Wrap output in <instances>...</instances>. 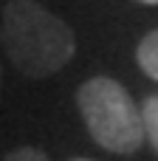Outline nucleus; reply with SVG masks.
<instances>
[{
    "mask_svg": "<svg viewBox=\"0 0 158 161\" xmlns=\"http://www.w3.org/2000/svg\"><path fill=\"white\" fill-rule=\"evenodd\" d=\"M76 108L93 142L110 153L130 156L144 144L141 110L133 96L110 76H93L79 85Z\"/></svg>",
    "mask_w": 158,
    "mask_h": 161,
    "instance_id": "2",
    "label": "nucleus"
},
{
    "mask_svg": "<svg viewBox=\"0 0 158 161\" xmlns=\"http://www.w3.org/2000/svg\"><path fill=\"white\" fill-rule=\"evenodd\" d=\"M139 3H150V6H155L158 0H139Z\"/></svg>",
    "mask_w": 158,
    "mask_h": 161,
    "instance_id": "6",
    "label": "nucleus"
},
{
    "mask_svg": "<svg viewBox=\"0 0 158 161\" xmlns=\"http://www.w3.org/2000/svg\"><path fill=\"white\" fill-rule=\"evenodd\" d=\"M74 161H90V158H74Z\"/></svg>",
    "mask_w": 158,
    "mask_h": 161,
    "instance_id": "7",
    "label": "nucleus"
},
{
    "mask_svg": "<svg viewBox=\"0 0 158 161\" xmlns=\"http://www.w3.org/2000/svg\"><path fill=\"white\" fill-rule=\"evenodd\" d=\"M141 125H144V142H150L153 150L158 153V93L144 99V105H141Z\"/></svg>",
    "mask_w": 158,
    "mask_h": 161,
    "instance_id": "4",
    "label": "nucleus"
},
{
    "mask_svg": "<svg viewBox=\"0 0 158 161\" xmlns=\"http://www.w3.org/2000/svg\"><path fill=\"white\" fill-rule=\"evenodd\" d=\"M136 59H139L141 71H144L150 79H158V28H155V31H150V34L139 42V48H136Z\"/></svg>",
    "mask_w": 158,
    "mask_h": 161,
    "instance_id": "3",
    "label": "nucleus"
},
{
    "mask_svg": "<svg viewBox=\"0 0 158 161\" xmlns=\"http://www.w3.org/2000/svg\"><path fill=\"white\" fill-rule=\"evenodd\" d=\"M3 161H51V158L42 150H37V147H17V150H11Z\"/></svg>",
    "mask_w": 158,
    "mask_h": 161,
    "instance_id": "5",
    "label": "nucleus"
},
{
    "mask_svg": "<svg viewBox=\"0 0 158 161\" xmlns=\"http://www.w3.org/2000/svg\"><path fill=\"white\" fill-rule=\"evenodd\" d=\"M0 40L8 62L28 79L57 74L74 59L76 51L71 25L34 0L6 3Z\"/></svg>",
    "mask_w": 158,
    "mask_h": 161,
    "instance_id": "1",
    "label": "nucleus"
},
{
    "mask_svg": "<svg viewBox=\"0 0 158 161\" xmlns=\"http://www.w3.org/2000/svg\"><path fill=\"white\" fill-rule=\"evenodd\" d=\"M0 85H3V74H0Z\"/></svg>",
    "mask_w": 158,
    "mask_h": 161,
    "instance_id": "8",
    "label": "nucleus"
}]
</instances>
